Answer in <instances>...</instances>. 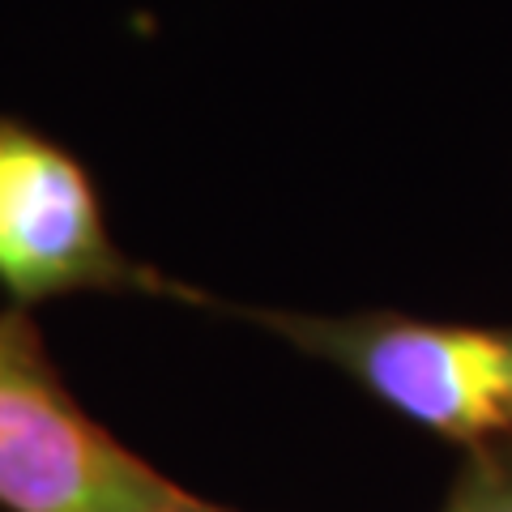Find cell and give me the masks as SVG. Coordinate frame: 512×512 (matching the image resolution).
I'll list each match as a JSON object with an SVG mask.
<instances>
[{"label": "cell", "mask_w": 512, "mask_h": 512, "mask_svg": "<svg viewBox=\"0 0 512 512\" xmlns=\"http://www.w3.org/2000/svg\"><path fill=\"white\" fill-rule=\"evenodd\" d=\"M0 291L18 312L69 295L218 303L128 256L107 227L103 188L77 150L9 111H0Z\"/></svg>", "instance_id": "2"}, {"label": "cell", "mask_w": 512, "mask_h": 512, "mask_svg": "<svg viewBox=\"0 0 512 512\" xmlns=\"http://www.w3.org/2000/svg\"><path fill=\"white\" fill-rule=\"evenodd\" d=\"M440 512H512V436L461 457Z\"/></svg>", "instance_id": "4"}, {"label": "cell", "mask_w": 512, "mask_h": 512, "mask_svg": "<svg viewBox=\"0 0 512 512\" xmlns=\"http://www.w3.org/2000/svg\"><path fill=\"white\" fill-rule=\"evenodd\" d=\"M175 491L82 410L30 312H0V508L163 512Z\"/></svg>", "instance_id": "3"}, {"label": "cell", "mask_w": 512, "mask_h": 512, "mask_svg": "<svg viewBox=\"0 0 512 512\" xmlns=\"http://www.w3.org/2000/svg\"><path fill=\"white\" fill-rule=\"evenodd\" d=\"M214 308L329 363L380 406L466 453L512 436V325L423 320L384 308L338 316L235 303Z\"/></svg>", "instance_id": "1"}, {"label": "cell", "mask_w": 512, "mask_h": 512, "mask_svg": "<svg viewBox=\"0 0 512 512\" xmlns=\"http://www.w3.org/2000/svg\"><path fill=\"white\" fill-rule=\"evenodd\" d=\"M163 512H231V508H222V504H214V500H201V495H192V491H175L171 500L163 504Z\"/></svg>", "instance_id": "5"}]
</instances>
